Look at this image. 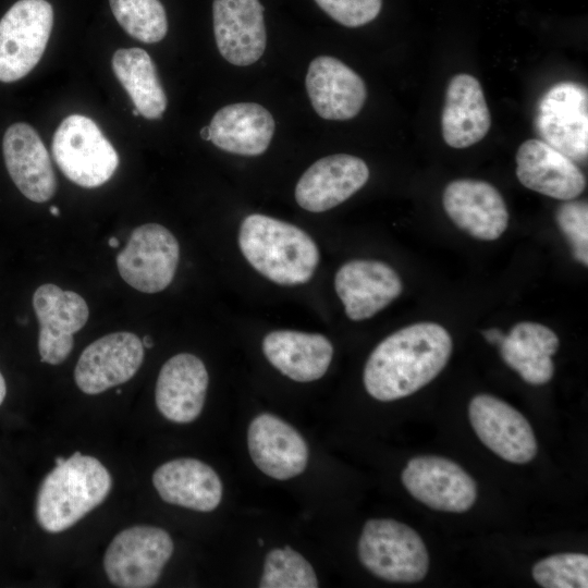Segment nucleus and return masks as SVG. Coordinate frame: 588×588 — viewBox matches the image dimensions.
Wrapping results in <instances>:
<instances>
[{
  "instance_id": "f257e3e1",
  "label": "nucleus",
  "mask_w": 588,
  "mask_h": 588,
  "mask_svg": "<svg viewBox=\"0 0 588 588\" xmlns=\"http://www.w3.org/2000/svg\"><path fill=\"white\" fill-rule=\"evenodd\" d=\"M452 339L442 326L417 322L382 340L364 368V385L370 396L390 402L406 397L431 382L452 354Z\"/></svg>"
},
{
  "instance_id": "f8f14e48",
  "label": "nucleus",
  "mask_w": 588,
  "mask_h": 588,
  "mask_svg": "<svg viewBox=\"0 0 588 588\" xmlns=\"http://www.w3.org/2000/svg\"><path fill=\"white\" fill-rule=\"evenodd\" d=\"M33 307L39 323L40 359L50 365H60L73 350L74 334L88 320V305L79 294L46 283L35 291Z\"/></svg>"
},
{
  "instance_id": "7c9ffc66",
  "label": "nucleus",
  "mask_w": 588,
  "mask_h": 588,
  "mask_svg": "<svg viewBox=\"0 0 588 588\" xmlns=\"http://www.w3.org/2000/svg\"><path fill=\"white\" fill-rule=\"evenodd\" d=\"M531 574L544 588H587L588 556L576 552L553 554L538 561Z\"/></svg>"
},
{
  "instance_id": "b1692460",
  "label": "nucleus",
  "mask_w": 588,
  "mask_h": 588,
  "mask_svg": "<svg viewBox=\"0 0 588 588\" xmlns=\"http://www.w3.org/2000/svg\"><path fill=\"white\" fill-rule=\"evenodd\" d=\"M491 125L490 111L478 79L460 73L449 83L441 115L444 142L466 148L480 142Z\"/></svg>"
},
{
  "instance_id": "ddd939ff",
  "label": "nucleus",
  "mask_w": 588,
  "mask_h": 588,
  "mask_svg": "<svg viewBox=\"0 0 588 588\" xmlns=\"http://www.w3.org/2000/svg\"><path fill=\"white\" fill-rule=\"evenodd\" d=\"M144 354L142 340L132 332L103 335L82 352L74 369L75 383L86 394L102 393L132 379Z\"/></svg>"
},
{
  "instance_id": "0eeeda50",
  "label": "nucleus",
  "mask_w": 588,
  "mask_h": 588,
  "mask_svg": "<svg viewBox=\"0 0 588 588\" xmlns=\"http://www.w3.org/2000/svg\"><path fill=\"white\" fill-rule=\"evenodd\" d=\"M53 25L46 0H19L0 20V82L26 76L41 59Z\"/></svg>"
},
{
  "instance_id": "473e14b6",
  "label": "nucleus",
  "mask_w": 588,
  "mask_h": 588,
  "mask_svg": "<svg viewBox=\"0 0 588 588\" xmlns=\"http://www.w3.org/2000/svg\"><path fill=\"white\" fill-rule=\"evenodd\" d=\"M331 19L346 27H359L375 20L382 0H315Z\"/></svg>"
},
{
  "instance_id": "39448f33",
  "label": "nucleus",
  "mask_w": 588,
  "mask_h": 588,
  "mask_svg": "<svg viewBox=\"0 0 588 588\" xmlns=\"http://www.w3.org/2000/svg\"><path fill=\"white\" fill-rule=\"evenodd\" d=\"M51 148L61 172L85 188L108 182L119 166V155L112 144L91 119L82 114L62 120Z\"/></svg>"
},
{
  "instance_id": "a878e982",
  "label": "nucleus",
  "mask_w": 588,
  "mask_h": 588,
  "mask_svg": "<svg viewBox=\"0 0 588 588\" xmlns=\"http://www.w3.org/2000/svg\"><path fill=\"white\" fill-rule=\"evenodd\" d=\"M210 142L235 155H262L272 139L275 122L272 114L255 102H237L219 109L208 125Z\"/></svg>"
},
{
  "instance_id": "aec40b11",
  "label": "nucleus",
  "mask_w": 588,
  "mask_h": 588,
  "mask_svg": "<svg viewBox=\"0 0 588 588\" xmlns=\"http://www.w3.org/2000/svg\"><path fill=\"white\" fill-rule=\"evenodd\" d=\"M5 168L15 186L29 200L45 203L57 191V177L48 151L36 130L17 122L2 140Z\"/></svg>"
},
{
  "instance_id": "cd10ccee",
  "label": "nucleus",
  "mask_w": 588,
  "mask_h": 588,
  "mask_svg": "<svg viewBox=\"0 0 588 588\" xmlns=\"http://www.w3.org/2000/svg\"><path fill=\"white\" fill-rule=\"evenodd\" d=\"M111 65L139 114L159 119L168 100L150 56L140 48H122L113 53Z\"/></svg>"
},
{
  "instance_id": "e433bc0d",
  "label": "nucleus",
  "mask_w": 588,
  "mask_h": 588,
  "mask_svg": "<svg viewBox=\"0 0 588 588\" xmlns=\"http://www.w3.org/2000/svg\"><path fill=\"white\" fill-rule=\"evenodd\" d=\"M142 342H143L144 347H147V348H150L154 345V342L149 335L144 336Z\"/></svg>"
},
{
  "instance_id": "7ed1b4c3",
  "label": "nucleus",
  "mask_w": 588,
  "mask_h": 588,
  "mask_svg": "<svg viewBox=\"0 0 588 588\" xmlns=\"http://www.w3.org/2000/svg\"><path fill=\"white\" fill-rule=\"evenodd\" d=\"M112 487L107 467L96 457L75 452L58 458L39 486L36 519L46 531L57 534L75 525L100 505Z\"/></svg>"
},
{
  "instance_id": "ea45409f",
  "label": "nucleus",
  "mask_w": 588,
  "mask_h": 588,
  "mask_svg": "<svg viewBox=\"0 0 588 588\" xmlns=\"http://www.w3.org/2000/svg\"><path fill=\"white\" fill-rule=\"evenodd\" d=\"M134 115H140L139 112L137 111V109L133 110L132 112Z\"/></svg>"
},
{
  "instance_id": "6ab92c4d",
  "label": "nucleus",
  "mask_w": 588,
  "mask_h": 588,
  "mask_svg": "<svg viewBox=\"0 0 588 588\" xmlns=\"http://www.w3.org/2000/svg\"><path fill=\"white\" fill-rule=\"evenodd\" d=\"M305 86L314 110L324 120L353 119L367 98L363 78L330 56H319L310 62Z\"/></svg>"
},
{
  "instance_id": "393cba45",
  "label": "nucleus",
  "mask_w": 588,
  "mask_h": 588,
  "mask_svg": "<svg viewBox=\"0 0 588 588\" xmlns=\"http://www.w3.org/2000/svg\"><path fill=\"white\" fill-rule=\"evenodd\" d=\"M268 362L296 382H311L327 372L333 356L331 342L322 334L275 330L262 340Z\"/></svg>"
},
{
  "instance_id": "20e7f679",
  "label": "nucleus",
  "mask_w": 588,
  "mask_h": 588,
  "mask_svg": "<svg viewBox=\"0 0 588 588\" xmlns=\"http://www.w3.org/2000/svg\"><path fill=\"white\" fill-rule=\"evenodd\" d=\"M360 563L376 577L391 583H417L427 575L429 555L421 537L391 518L365 523L357 544Z\"/></svg>"
},
{
  "instance_id": "423d86ee",
  "label": "nucleus",
  "mask_w": 588,
  "mask_h": 588,
  "mask_svg": "<svg viewBox=\"0 0 588 588\" xmlns=\"http://www.w3.org/2000/svg\"><path fill=\"white\" fill-rule=\"evenodd\" d=\"M174 544L160 527L135 525L120 531L108 546L103 568L108 579L121 588L152 587L171 559Z\"/></svg>"
},
{
  "instance_id": "1a4fd4ad",
  "label": "nucleus",
  "mask_w": 588,
  "mask_h": 588,
  "mask_svg": "<svg viewBox=\"0 0 588 588\" xmlns=\"http://www.w3.org/2000/svg\"><path fill=\"white\" fill-rule=\"evenodd\" d=\"M179 259L180 245L172 232L159 223H145L131 233L117 256V267L128 285L152 294L170 285Z\"/></svg>"
},
{
  "instance_id": "9d476101",
  "label": "nucleus",
  "mask_w": 588,
  "mask_h": 588,
  "mask_svg": "<svg viewBox=\"0 0 588 588\" xmlns=\"http://www.w3.org/2000/svg\"><path fill=\"white\" fill-rule=\"evenodd\" d=\"M401 480L416 500L441 512H466L477 499L475 480L457 463L441 456L411 458Z\"/></svg>"
},
{
  "instance_id": "58836bf2",
  "label": "nucleus",
  "mask_w": 588,
  "mask_h": 588,
  "mask_svg": "<svg viewBox=\"0 0 588 588\" xmlns=\"http://www.w3.org/2000/svg\"><path fill=\"white\" fill-rule=\"evenodd\" d=\"M49 210H50V213L54 217H58L60 215L59 208L56 206H51Z\"/></svg>"
},
{
  "instance_id": "72a5a7b5",
  "label": "nucleus",
  "mask_w": 588,
  "mask_h": 588,
  "mask_svg": "<svg viewBox=\"0 0 588 588\" xmlns=\"http://www.w3.org/2000/svg\"><path fill=\"white\" fill-rule=\"evenodd\" d=\"M483 336L491 344L500 345V343L502 342L504 338V334L502 333L501 330L492 328V329H488L483 331Z\"/></svg>"
},
{
  "instance_id": "2eb2a0df",
  "label": "nucleus",
  "mask_w": 588,
  "mask_h": 588,
  "mask_svg": "<svg viewBox=\"0 0 588 588\" xmlns=\"http://www.w3.org/2000/svg\"><path fill=\"white\" fill-rule=\"evenodd\" d=\"M335 292L351 320L371 318L385 308L403 290L397 272L378 260L355 259L338 270Z\"/></svg>"
},
{
  "instance_id": "bb28decb",
  "label": "nucleus",
  "mask_w": 588,
  "mask_h": 588,
  "mask_svg": "<svg viewBox=\"0 0 588 588\" xmlns=\"http://www.w3.org/2000/svg\"><path fill=\"white\" fill-rule=\"evenodd\" d=\"M504 363L532 385H542L554 373L552 355L559 348L558 335L532 321L515 324L499 345Z\"/></svg>"
},
{
  "instance_id": "4468645a",
  "label": "nucleus",
  "mask_w": 588,
  "mask_h": 588,
  "mask_svg": "<svg viewBox=\"0 0 588 588\" xmlns=\"http://www.w3.org/2000/svg\"><path fill=\"white\" fill-rule=\"evenodd\" d=\"M247 446L256 467L277 480L301 475L308 464L309 449L303 436L270 413L253 418L247 429Z\"/></svg>"
},
{
  "instance_id": "a211bd4d",
  "label": "nucleus",
  "mask_w": 588,
  "mask_h": 588,
  "mask_svg": "<svg viewBox=\"0 0 588 588\" xmlns=\"http://www.w3.org/2000/svg\"><path fill=\"white\" fill-rule=\"evenodd\" d=\"M212 17L218 50L229 63L247 66L261 58L267 34L259 0H213Z\"/></svg>"
},
{
  "instance_id": "5701e85b",
  "label": "nucleus",
  "mask_w": 588,
  "mask_h": 588,
  "mask_svg": "<svg viewBox=\"0 0 588 588\" xmlns=\"http://www.w3.org/2000/svg\"><path fill=\"white\" fill-rule=\"evenodd\" d=\"M152 485L167 503L197 512H211L222 500L223 486L216 470L203 461L181 457L160 465Z\"/></svg>"
},
{
  "instance_id": "6e6552de",
  "label": "nucleus",
  "mask_w": 588,
  "mask_h": 588,
  "mask_svg": "<svg viewBox=\"0 0 588 588\" xmlns=\"http://www.w3.org/2000/svg\"><path fill=\"white\" fill-rule=\"evenodd\" d=\"M535 128L540 139L574 162L588 155V93L573 82L550 87L539 99Z\"/></svg>"
},
{
  "instance_id": "dca6fc26",
  "label": "nucleus",
  "mask_w": 588,
  "mask_h": 588,
  "mask_svg": "<svg viewBox=\"0 0 588 588\" xmlns=\"http://www.w3.org/2000/svg\"><path fill=\"white\" fill-rule=\"evenodd\" d=\"M450 219L475 238L494 241L507 228L509 212L500 192L480 180L450 182L442 196Z\"/></svg>"
},
{
  "instance_id": "f704fd0d",
  "label": "nucleus",
  "mask_w": 588,
  "mask_h": 588,
  "mask_svg": "<svg viewBox=\"0 0 588 588\" xmlns=\"http://www.w3.org/2000/svg\"><path fill=\"white\" fill-rule=\"evenodd\" d=\"M7 394V385L3 376L0 372V405L4 401Z\"/></svg>"
},
{
  "instance_id": "c9c22d12",
  "label": "nucleus",
  "mask_w": 588,
  "mask_h": 588,
  "mask_svg": "<svg viewBox=\"0 0 588 588\" xmlns=\"http://www.w3.org/2000/svg\"><path fill=\"white\" fill-rule=\"evenodd\" d=\"M200 137L204 140H210V132L208 126H205L200 130Z\"/></svg>"
},
{
  "instance_id": "4be33fe9",
  "label": "nucleus",
  "mask_w": 588,
  "mask_h": 588,
  "mask_svg": "<svg viewBox=\"0 0 588 588\" xmlns=\"http://www.w3.org/2000/svg\"><path fill=\"white\" fill-rule=\"evenodd\" d=\"M516 176L520 184L539 194L572 200L585 189L578 166L541 139H527L516 152Z\"/></svg>"
},
{
  "instance_id": "c756f323",
  "label": "nucleus",
  "mask_w": 588,
  "mask_h": 588,
  "mask_svg": "<svg viewBox=\"0 0 588 588\" xmlns=\"http://www.w3.org/2000/svg\"><path fill=\"white\" fill-rule=\"evenodd\" d=\"M311 564L290 546L270 550L264 562L260 588H317Z\"/></svg>"
},
{
  "instance_id": "f3484780",
  "label": "nucleus",
  "mask_w": 588,
  "mask_h": 588,
  "mask_svg": "<svg viewBox=\"0 0 588 588\" xmlns=\"http://www.w3.org/2000/svg\"><path fill=\"white\" fill-rule=\"evenodd\" d=\"M366 162L347 154L323 157L313 163L295 187V200L305 210L323 212L336 207L368 181Z\"/></svg>"
},
{
  "instance_id": "a19ab883",
  "label": "nucleus",
  "mask_w": 588,
  "mask_h": 588,
  "mask_svg": "<svg viewBox=\"0 0 588 588\" xmlns=\"http://www.w3.org/2000/svg\"><path fill=\"white\" fill-rule=\"evenodd\" d=\"M258 544L264 546V540H262V539H258Z\"/></svg>"
},
{
  "instance_id": "2f4dec72",
  "label": "nucleus",
  "mask_w": 588,
  "mask_h": 588,
  "mask_svg": "<svg viewBox=\"0 0 588 588\" xmlns=\"http://www.w3.org/2000/svg\"><path fill=\"white\" fill-rule=\"evenodd\" d=\"M555 219L566 237L574 258L588 265V206L584 200H566L556 210Z\"/></svg>"
},
{
  "instance_id": "4c0bfd02",
  "label": "nucleus",
  "mask_w": 588,
  "mask_h": 588,
  "mask_svg": "<svg viewBox=\"0 0 588 588\" xmlns=\"http://www.w3.org/2000/svg\"><path fill=\"white\" fill-rule=\"evenodd\" d=\"M109 246L111 247H118L119 246V240L117 237H111L108 242Z\"/></svg>"
},
{
  "instance_id": "412c9836",
  "label": "nucleus",
  "mask_w": 588,
  "mask_h": 588,
  "mask_svg": "<svg viewBox=\"0 0 588 588\" xmlns=\"http://www.w3.org/2000/svg\"><path fill=\"white\" fill-rule=\"evenodd\" d=\"M209 376L203 360L189 353L169 358L161 367L155 390L160 414L176 424H189L200 415Z\"/></svg>"
},
{
  "instance_id": "f03ea898",
  "label": "nucleus",
  "mask_w": 588,
  "mask_h": 588,
  "mask_svg": "<svg viewBox=\"0 0 588 588\" xmlns=\"http://www.w3.org/2000/svg\"><path fill=\"white\" fill-rule=\"evenodd\" d=\"M238 245L256 271L280 285L307 283L320 259L318 246L305 231L260 213L244 218Z\"/></svg>"
},
{
  "instance_id": "9b49d317",
  "label": "nucleus",
  "mask_w": 588,
  "mask_h": 588,
  "mask_svg": "<svg viewBox=\"0 0 588 588\" xmlns=\"http://www.w3.org/2000/svg\"><path fill=\"white\" fill-rule=\"evenodd\" d=\"M469 421L480 441L510 463L526 464L537 454L528 420L513 406L490 394H478L468 406Z\"/></svg>"
},
{
  "instance_id": "c85d7f7f",
  "label": "nucleus",
  "mask_w": 588,
  "mask_h": 588,
  "mask_svg": "<svg viewBox=\"0 0 588 588\" xmlns=\"http://www.w3.org/2000/svg\"><path fill=\"white\" fill-rule=\"evenodd\" d=\"M120 26L133 38L155 44L168 32L166 10L159 0H109Z\"/></svg>"
}]
</instances>
